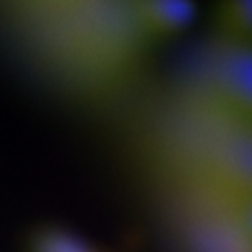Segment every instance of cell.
<instances>
[{
  "mask_svg": "<svg viewBox=\"0 0 252 252\" xmlns=\"http://www.w3.org/2000/svg\"><path fill=\"white\" fill-rule=\"evenodd\" d=\"M234 46L238 48L218 65L216 98L224 112L252 125V46Z\"/></svg>",
  "mask_w": 252,
  "mask_h": 252,
  "instance_id": "cell-1",
  "label": "cell"
},
{
  "mask_svg": "<svg viewBox=\"0 0 252 252\" xmlns=\"http://www.w3.org/2000/svg\"><path fill=\"white\" fill-rule=\"evenodd\" d=\"M136 20L143 32L153 36H165L187 28L195 18V3L184 0L141 2L134 7Z\"/></svg>",
  "mask_w": 252,
  "mask_h": 252,
  "instance_id": "cell-2",
  "label": "cell"
},
{
  "mask_svg": "<svg viewBox=\"0 0 252 252\" xmlns=\"http://www.w3.org/2000/svg\"><path fill=\"white\" fill-rule=\"evenodd\" d=\"M215 22L231 43L252 46V0L221 2L216 7Z\"/></svg>",
  "mask_w": 252,
  "mask_h": 252,
  "instance_id": "cell-3",
  "label": "cell"
},
{
  "mask_svg": "<svg viewBox=\"0 0 252 252\" xmlns=\"http://www.w3.org/2000/svg\"><path fill=\"white\" fill-rule=\"evenodd\" d=\"M33 252H94L87 244L63 231H46L38 234Z\"/></svg>",
  "mask_w": 252,
  "mask_h": 252,
  "instance_id": "cell-4",
  "label": "cell"
},
{
  "mask_svg": "<svg viewBox=\"0 0 252 252\" xmlns=\"http://www.w3.org/2000/svg\"><path fill=\"white\" fill-rule=\"evenodd\" d=\"M243 221H244V226L251 231V234H252V195H251L249 201L244 205V208H243Z\"/></svg>",
  "mask_w": 252,
  "mask_h": 252,
  "instance_id": "cell-5",
  "label": "cell"
}]
</instances>
